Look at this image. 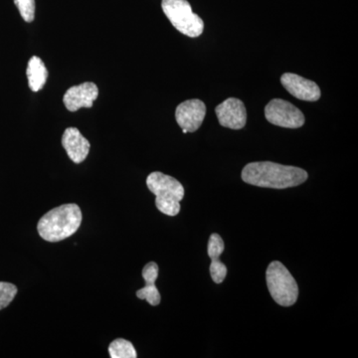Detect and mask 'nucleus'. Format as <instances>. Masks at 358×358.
<instances>
[{
  "instance_id": "f257e3e1",
  "label": "nucleus",
  "mask_w": 358,
  "mask_h": 358,
  "mask_svg": "<svg viewBox=\"0 0 358 358\" xmlns=\"http://www.w3.org/2000/svg\"><path fill=\"white\" fill-rule=\"evenodd\" d=\"M308 173L299 167L282 166L271 162H251L242 171V179L248 185L259 187H294L305 182Z\"/></svg>"
},
{
  "instance_id": "f03ea898",
  "label": "nucleus",
  "mask_w": 358,
  "mask_h": 358,
  "mask_svg": "<svg viewBox=\"0 0 358 358\" xmlns=\"http://www.w3.org/2000/svg\"><path fill=\"white\" fill-rule=\"evenodd\" d=\"M81 208L77 204L61 205L40 219L37 230L47 242H60L74 235L82 224Z\"/></svg>"
},
{
  "instance_id": "7ed1b4c3",
  "label": "nucleus",
  "mask_w": 358,
  "mask_h": 358,
  "mask_svg": "<svg viewBox=\"0 0 358 358\" xmlns=\"http://www.w3.org/2000/svg\"><path fill=\"white\" fill-rule=\"evenodd\" d=\"M147 185L157 196L155 205L162 213L169 216L178 215L180 211L179 202L185 197V187L178 179L155 171L148 176Z\"/></svg>"
},
{
  "instance_id": "20e7f679",
  "label": "nucleus",
  "mask_w": 358,
  "mask_h": 358,
  "mask_svg": "<svg viewBox=\"0 0 358 358\" xmlns=\"http://www.w3.org/2000/svg\"><path fill=\"white\" fill-rule=\"evenodd\" d=\"M268 292L273 300L282 307H291L299 296V287L288 268L279 261L268 265L266 272Z\"/></svg>"
},
{
  "instance_id": "39448f33",
  "label": "nucleus",
  "mask_w": 358,
  "mask_h": 358,
  "mask_svg": "<svg viewBox=\"0 0 358 358\" xmlns=\"http://www.w3.org/2000/svg\"><path fill=\"white\" fill-rule=\"evenodd\" d=\"M162 10L171 24L186 36L199 37L204 30V22L192 11L187 0H162Z\"/></svg>"
},
{
  "instance_id": "423d86ee",
  "label": "nucleus",
  "mask_w": 358,
  "mask_h": 358,
  "mask_svg": "<svg viewBox=\"0 0 358 358\" xmlns=\"http://www.w3.org/2000/svg\"><path fill=\"white\" fill-rule=\"evenodd\" d=\"M265 117L270 124L287 129H299L305 124V115L293 103L274 99L266 106Z\"/></svg>"
},
{
  "instance_id": "0eeeda50",
  "label": "nucleus",
  "mask_w": 358,
  "mask_h": 358,
  "mask_svg": "<svg viewBox=\"0 0 358 358\" xmlns=\"http://www.w3.org/2000/svg\"><path fill=\"white\" fill-rule=\"evenodd\" d=\"M206 114V106L199 100L185 101L178 106L176 110V119L178 126L187 133H194L200 128Z\"/></svg>"
},
{
  "instance_id": "6e6552de",
  "label": "nucleus",
  "mask_w": 358,
  "mask_h": 358,
  "mask_svg": "<svg viewBox=\"0 0 358 358\" xmlns=\"http://www.w3.org/2000/svg\"><path fill=\"white\" fill-rule=\"evenodd\" d=\"M215 113L219 124L225 128L241 129L246 124V108L239 99H227L216 107Z\"/></svg>"
},
{
  "instance_id": "1a4fd4ad",
  "label": "nucleus",
  "mask_w": 358,
  "mask_h": 358,
  "mask_svg": "<svg viewBox=\"0 0 358 358\" xmlns=\"http://www.w3.org/2000/svg\"><path fill=\"white\" fill-rule=\"evenodd\" d=\"M99 96V89L96 84L86 82L67 90L63 102L66 109L70 112H77L82 108H92Z\"/></svg>"
},
{
  "instance_id": "9d476101",
  "label": "nucleus",
  "mask_w": 358,
  "mask_h": 358,
  "mask_svg": "<svg viewBox=\"0 0 358 358\" xmlns=\"http://www.w3.org/2000/svg\"><path fill=\"white\" fill-rule=\"evenodd\" d=\"M281 83L292 96L299 100L315 102L320 98V87L315 82L299 75L285 73L281 77Z\"/></svg>"
},
{
  "instance_id": "9b49d317",
  "label": "nucleus",
  "mask_w": 358,
  "mask_h": 358,
  "mask_svg": "<svg viewBox=\"0 0 358 358\" xmlns=\"http://www.w3.org/2000/svg\"><path fill=\"white\" fill-rule=\"evenodd\" d=\"M62 145L68 157L75 164L83 162L88 157L91 148L89 141L76 128L65 129L62 136Z\"/></svg>"
},
{
  "instance_id": "f8f14e48",
  "label": "nucleus",
  "mask_w": 358,
  "mask_h": 358,
  "mask_svg": "<svg viewBox=\"0 0 358 358\" xmlns=\"http://www.w3.org/2000/svg\"><path fill=\"white\" fill-rule=\"evenodd\" d=\"M157 277H159L157 264L155 262L147 264L143 270V278L145 282V287L136 292V296L138 299L147 301L152 306H159L160 300H162L159 289L155 287Z\"/></svg>"
},
{
  "instance_id": "ddd939ff",
  "label": "nucleus",
  "mask_w": 358,
  "mask_h": 358,
  "mask_svg": "<svg viewBox=\"0 0 358 358\" xmlns=\"http://www.w3.org/2000/svg\"><path fill=\"white\" fill-rule=\"evenodd\" d=\"M28 84L33 92H38L43 88L48 78V71L43 61L37 56H33L28 62L27 71Z\"/></svg>"
},
{
  "instance_id": "4468645a",
  "label": "nucleus",
  "mask_w": 358,
  "mask_h": 358,
  "mask_svg": "<svg viewBox=\"0 0 358 358\" xmlns=\"http://www.w3.org/2000/svg\"><path fill=\"white\" fill-rule=\"evenodd\" d=\"M110 357L112 358H136L138 357L133 343L124 338H117L109 345Z\"/></svg>"
},
{
  "instance_id": "2eb2a0df",
  "label": "nucleus",
  "mask_w": 358,
  "mask_h": 358,
  "mask_svg": "<svg viewBox=\"0 0 358 358\" xmlns=\"http://www.w3.org/2000/svg\"><path fill=\"white\" fill-rule=\"evenodd\" d=\"M16 294H17V288L13 284L0 282V310L10 305Z\"/></svg>"
},
{
  "instance_id": "dca6fc26",
  "label": "nucleus",
  "mask_w": 358,
  "mask_h": 358,
  "mask_svg": "<svg viewBox=\"0 0 358 358\" xmlns=\"http://www.w3.org/2000/svg\"><path fill=\"white\" fill-rule=\"evenodd\" d=\"M20 15L26 22H32L35 17V0H14Z\"/></svg>"
},
{
  "instance_id": "f3484780",
  "label": "nucleus",
  "mask_w": 358,
  "mask_h": 358,
  "mask_svg": "<svg viewBox=\"0 0 358 358\" xmlns=\"http://www.w3.org/2000/svg\"><path fill=\"white\" fill-rule=\"evenodd\" d=\"M210 274L212 280L216 284H221L227 275V267L220 260L211 259Z\"/></svg>"
},
{
  "instance_id": "a211bd4d",
  "label": "nucleus",
  "mask_w": 358,
  "mask_h": 358,
  "mask_svg": "<svg viewBox=\"0 0 358 358\" xmlns=\"http://www.w3.org/2000/svg\"><path fill=\"white\" fill-rule=\"evenodd\" d=\"M224 251V242L222 238L218 234H212L209 238L208 256L210 259L220 258Z\"/></svg>"
}]
</instances>
